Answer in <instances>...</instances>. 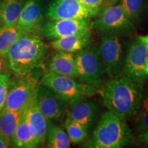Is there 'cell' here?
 <instances>
[{
	"instance_id": "cell-1",
	"label": "cell",
	"mask_w": 148,
	"mask_h": 148,
	"mask_svg": "<svg viewBox=\"0 0 148 148\" xmlns=\"http://www.w3.org/2000/svg\"><path fill=\"white\" fill-rule=\"evenodd\" d=\"M143 90V84L120 77L110 79L105 82L99 92L108 110L121 119L127 121L137 112Z\"/></svg>"
},
{
	"instance_id": "cell-2",
	"label": "cell",
	"mask_w": 148,
	"mask_h": 148,
	"mask_svg": "<svg viewBox=\"0 0 148 148\" xmlns=\"http://www.w3.org/2000/svg\"><path fill=\"white\" fill-rule=\"evenodd\" d=\"M50 47L40 37L23 36L9 47L3 57L12 73L17 76H25L43 66Z\"/></svg>"
},
{
	"instance_id": "cell-3",
	"label": "cell",
	"mask_w": 148,
	"mask_h": 148,
	"mask_svg": "<svg viewBox=\"0 0 148 148\" xmlns=\"http://www.w3.org/2000/svg\"><path fill=\"white\" fill-rule=\"evenodd\" d=\"M132 139V132L126 121L108 110L81 147L121 148L129 145Z\"/></svg>"
},
{
	"instance_id": "cell-4",
	"label": "cell",
	"mask_w": 148,
	"mask_h": 148,
	"mask_svg": "<svg viewBox=\"0 0 148 148\" xmlns=\"http://www.w3.org/2000/svg\"><path fill=\"white\" fill-rule=\"evenodd\" d=\"M129 40L123 36L102 34L99 35L97 50L110 79L121 77Z\"/></svg>"
},
{
	"instance_id": "cell-5",
	"label": "cell",
	"mask_w": 148,
	"mask_h": 148,
	"mask_svg": "<svg viewBox=\"0 0 148 148\" xmlns=\"http://www.w3.org/2000/svg\"><path fill=\"white\" fill-rule=\"evenodd\" d=\"M40 84L52 89L70 106L99 90L98 88L79 82L73 77L58 75L51 71L43 74Z\"/></svg>"
},
{
	"instance_id": "cell-6",
	"label": "cell",
	"mask_w": 148,
	"mask_h": 148,
	"mask_svg": "<svg viewBox=\"0 0 148 148\" xmlns=\"http://www.w3.org/2000/svg\"><path fill=\"white\" fill-rule=\"evenodd\" d=\"M97 16L90 22V29L102 34L125 37L132 35L136 30L134 22L120 4L107 7Z\"/></svg>"
},
{
	"instance_id": "cell-7",
	"label": "cell",
	"mask_w": 148,
	"mask_h": 148,
	"mask_svg": "<svg viewBox=\"0 0 148 148\" xmlns=\"http://www.w3.org/2000/svg\"><path fill=\"white\" fill-rule=\"evenodd\" d=\"M75 65L76 79L99 89L107 74L97 47L94 44L91 42L87 47L75 53Z\"/></svg>"
},
{
	"instance_id": "cell-8",
	"label": "cell",
	"mask_w": 148,
	"mask_h": 148,
	"mask_svg": "<svg viewBox=\"0 0 148 148\" xmlns=\"http://www.w3.org/2000/svg\"><path fill=\"white\" fill-rule=\"evenodd\" d=\"M148 51L140 36L129 40L122 76L123 79L143 84L147 79L145 73V61Z\"/></svg>"
},
{
	"instance_id": "cell-9",
	"label": "cell",
	"mask_w": 148,
	"mask_h": 148,
	"mask_svg": "<svg viewBox=\"0 0 148 148\" xmlns=\"http://www.w3.org/2000/svg\"><path fill=\"white\" fill-rule=\"evenodd\" d=\"M38 84L28 75L12 78L3 109L21 111L26 108L36 91Z\"/></svg>"
},
{
	"instance_id": "cell-10",
	"label": "cell",
	"mask_w": 148,
	"mask_h": 148,
	"mask_svg": "<svg viewBox=\"0 0 148 148\" xmlns=\"http://www.w3.org/2000/svg\"><path fill=\"white\" fill-rule=\"evenodd\" d=\"M99 13V9L88 8L79 0H54L48 6L46 16L50 20L90 19Z\"/></svg>"
},
{
	"instance_id": "cell-11",
	"label": "cell",
	"mask_w": 148,
	"mask_h": 148,
	"mask_svg": "<svg viewBox=\"0 0 148 148\" xmlns=\"http://www.w3.org/2000/svg\"><path fill=\"white\" fill-rule=\"evenodd\" d=\"M43 18L40 0H27L22 8L16 27L25 36L42 38Z\"/></svg>"
},
{
	"instance_id": "cell-12",
	"label": "cell",
	"mask_w": 148,
	"mask_h": 148,
	"mask_svg": "<svg viewBox=\"0 0 148 148\" xmlns=\"http://www.w3.org/2000/svg\"><path fill=\"white\" fill-rule=\"evenodd\" d=\"M36 97L38 108L48 121L54 122L62 119L67 103L52 89L38 84Z\"/></svg>"
},
{
	"instance_id": "cell-13",
	"label": "cell",
	"mask_w": 148,
	"mask_h": 148,
	"mask_svg": "<svg viewBox=\"0 0 148 148\" xmlns=\"http://www.w3.org/2000/svg\"><path fill=\"white\" fill-rule=\"evenodd\" d=\"M90 19H54L44 22L42 36L48 40H54L69 35L91 31Z\"/></svg>"
},
{
	"instance_id": "cell-14",
	"label": "cell",
	"mask_w": 148,
	"mask_h": 148,
	"mask_svg": "<svg viewBox=\"0 0 148 148\" xmlns=\"http://www.w3.org/2000/svg\"><path fill=\"white\" fill-rule=\"evenodd\" d=\"M37 89V88H36ZM36 91L25 108L27 121L37 145L43 143L47 136L48 121L40 112L36 101Z\"/></svg>"
},
{
	"instance_id": "cell-15",
	"label": "cell",
	"mask_w": 148,
	"mask_h": 148,
	"mask_svg": "<svg viewBox=\"0 0 148 148\" xmlns=\"http://www.w3.org/2000/svg\"><path fill=\"white\" fill-rule=\"evenodd\" d=\"M67 117L82 123L90 131L95 126L99 117V109L95 102L85 99L71 105Z\"/></svg>"
},
{
	"instance_id": "cell-16",
	"label": "cell",
	"mask_w": 148,
	"mask_h": 148,
	"mask_svg": "<svg viewBox=\"0 0 148 148\" xmlns=\"http://www.w3.org/2000/svg\"><path fill=\"white\" fill-rule=\"evenodd\" d=\"M48 71L77 78L75 53L55 50L47 61Z\"/></svg>"
},
{
	"instance_id": "cell-17",
	"label": "cell",
	"mask_w": 148,
	"mask_h": 148,
	"mask_svg": "<svg viewBox=\"0 0 148 148\" xmlns=\"http://www.w3.org/2000/svg\"><path fill=\"white\" fill-rule=\"evenodd\" d=\"M91 42V32L88 31L52 40L50 46L55 50L76 53L87 47Z\"/></svg>"
},
{
	"instance_id": "cell-18",
	"label": "cell",
	"mask_w": 148,
	"mask_h": 148,
	"mask_svg": "<svg viewBox=\"0 0 148 148\" xmlns=\"http://www.w3.org/2000/svg\"><path fill=\"white\" fill-rule=\"evenodd\" d=\"M12 142L16 147L32 148L38 145L27 121L25 109L22 112L18 125L12 136Z\"/></svg>"
},
{
	"instance_id": "cell-19",
	"label": "cell",
	"mask_w": 148,
	"mask_h": 148,
	"mask_svg": "<svg viewBox=\"0 0 148 148\" xmlns=\"http://www.w3.org/2000/svg\"><path fill=\"white\" fill-rule=\"evenodd\" d=\"M24 3V0H3L0 9L3 25L16 27Z\"/></svg>"
},
{
	"instance_id": "cell-20",
	"label": "cell",
	"mask_w": 148,
	"mask_h": 148,
	"mask_svg": "<svg viewBox=\"0 0 148 148\" xmlns=\"http://www.w3.org/2000/svg\"><path fill=\"white\" fill-rule=\"evenodd\" d=\"M23 110L13 111L3 109L0 112V133L11 142Z\"/></svg>"
},
{
	"instance_id": "cell-21",
	"label": "cell",
	"mask_w": 148,
	"mask_h": 148,
	"mask_svg": "<svg viewBox=\"0 0 148 148\" xmlns=\"http://www.w3.org/2000/svg\"><path fill=\"white\" fill-rule=\"evenodd\" d=\"M46 146L50 148H68L70 147V140L66 132L62 127L48 121L46 136Z\"/></svg>"
},
{
	"instance_id": "cell-22",
	"label": "cell",
	"mask_w": 148,
	"mask_h": 148,
	"mask_svg": "<svg viewBox=\"0 0 148 148\" xmlns=\"http://www.w3.org/2000/svg\"><path fill=\"white\" fill-rule=\"evenodd\" d=\"M134 118V132L136 134L148 130V88H144L139 108Z\"/></svg>"
},
{
	"instance_id": "cell-23",
	"label": "cell",
	"mask_w": 148,
	"mask_h": 148,
	"mask_svg": "<svg viewBox=\"0 0 148 148\" xmlns=\"http://www.w3.org/2000/svg\"><path fill=\"white\" fill-rule=\"evenodd\" d=\"M64 126L71 143H80L88 137L89 130L82 123L66 117L64 121Z\"/></svg>"
},
{
	"instance_id": "cell-24",
	"label": "cell",
	"mask_w": 148,
	"mask_h": 148,
	"mask_svg": "<svg viewBox=\"0 0 148 148\" xmlns=\"http://www.w3.org/2000/svg\"><path fill=\"white\" fill-rule=\"evenodd\" d=\"M23 36L16 27L0 26V54L3 56L9 47Z\"/></svg>"
},
{
	"instance_id": "cell-25",
	"label": "cell",
	"mask_w": 148,
	"mask_h": 148,
	"mask_svg": "<svg viewBox=\"0 0 148 148\" xmlns=\"http://www.w3.org/2000/svg\"><path fill=\"white\" fill-rule=\"evenodd\" d=\"M120 5L134 22L141 19L145 10V0H121Z\"/></svg>"
},
{
	"instance_id": "cell-26",
	"label": "cell",
	"mask_w": 148,
	"mask_h": 148,
	"mask_svg": "<svg viewBox=\"0 0 148 148\" xmlns=\"http://www.w3.org/2000/svg\"><path fill=\"white\" fill-rule=\"evenodd\" d=\"M11 81L10 74H0V112L4 108Z\"/></svg>"
},
{
	"instance_id": "cell-27",
	"label": "cell",
	"mask_w": 148,
	"mask_h": 148,
	"mask_svg": "<svg viewBox=\"0 0 148 148\" xmlns=\"http://www.w3.org/2000/svg\"><path fill=\"white\" fill-rule=\"evenodd\" d=\"M83 5L90 9H99L105 0H79Z\"/></svg>"
},
{
	"instance_id": "cell-28",
	"label": "cell",
	"mask_w": 148,
	"mask_h": 148,
	"mask_svg": "<svg viewBox=\"0 0 148 148\" xmlns=\"http://www.w3.org/2000/svg\"><path fill=\"white\" fill-rule=\"evenodd\" d=\"M12 70L6 60L2 55L0 54V74H11Z\"/></svg>"
},
{
	"instance_id": "cell-29",
	"label": "cell",
	"mask_w": 148,
	"mask_h": 148,
	"mask_svg": "<svg viewBox=\"0 0 148 148\" xmlns=\"http://www.w3.org/2000/svg\"><path fill=\"white\" fill-rule=\"evenodd\" d=\"M137 140L140 143H143L148 147V130L138 134Z\"/></svg>"
},
{
	"instance_id": "cell-30",
	"label": "cell",
	"mask_w": 148,
	"mask_h": 148,
	"mask_svg": "<svg viewBox=\"0 0 148 148\" xmlns=\"http://www.w3.org/2000/svg\"><path fill=\"white\" fill-rule=\"evenodd\" d=\"M10 140L0 133V148H7L10 147Z\"/></svg>"
},
{
	"instance_id": "cell-31",
	"label": "cell",
	"mask_w": 148,
	"mask_h": 148,
	"mask_svg": "<svg viewBox=\"0 0 148 148\" xmlns=\"http://www.w3.org/2000/svg\"><path fill=\"white\" fill-rule=\"evenodd\" d=\"M140 37H141L143 41L145 42L146 47H147V49L148 51V34L147 35H145V36H140Z\"/></svg>"
},
{
	"instance_id": "cell-32",
	"label": "cell",
	"mask_w": 148,
	"mask_h": 148,
	"mask_svg": "<svg viewBox=\"0 0 148 148\" xmlns=\"http://www.w3.org/2000/svg\"><path fill=\"white\" fill-rule=\"evenodd\" d=\"M145 73L146 75H147L148 77V56L147 57V59H146L145 61Z\"/></svg>"
},
{
	"instance_id": "cell-33",
	"label": "cell",
	"mask_w": 148,
	"mask_h": 148,
	"mask_svg": "<svg viewBox=\"0 0 148 148\" xmlns=\"http://www.w3.org/2000/svg\"><path fill=\"white\" fill-rule=\"evenodd\" d=\"M2 23V21H1V10H0V24Z\"/></svg>"
}]
</instances>
